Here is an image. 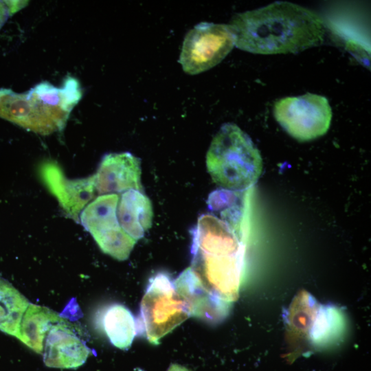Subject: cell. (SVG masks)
<instances>
[{
    "mask_svg": "<svg viewBox=\"0 0 371 371\" xmlns=\"http://www.w3.org/2000/svg\"><path fill=\"white\" fill-rule=\"evenodd\" d=\"M216 210L222 218L203 214L192 230L190 268L213 297L231 306L244 276L247 230L243 220Z\"/></svg>",
    "mask_w": 371,
    "mask_h": 371,
    "instance_id": "obj_1",
    "label": "cell"
},
{
    "mask_svg": "<svg viewBox=\"0 0 371 371\" xmlns=\"http://www.w3.org/2000/svg\"><path fill=\"white\" fill-rule=\"evenodd\" d=\"M229 26L237 48L259 54H297L322 45L326 33L317 13L287 1L236 14Z\"/></svg>",
    "mask_w": 371,
    "mask_h": 371,
    "instance_id": "obj_2",
    "label": "cell"
},
{
    "mask_svg": "<svg viewBox=\"0 0 371 371\" xmlns=\"http://www.w3.org/2000/svg\"><path fill=\"white\" fill-rule=\"evenodd\" d=\"M80 98L79 83L71 78L61 88L44 82L23 94L1 89L0 117L30 131L48 134L63 127Z\"/></svg>",
    "mask_w": 371,
    "mask_h": 371,
    "instance_id": "obj_3",
    "label": "cell"
},
{
    "mask_svg": "<svg viewBox=\"0 0 371 371\" xmlns=\"http://www.w3.org/2000/svg\"><path fill=\"white\" fill-rule=\"evenodd\" d=\"M207 169L217 185L226 190L252 187L262 170V159L249 136L236 124L226 123L214 137L206 156Z\"/></svg>",
    "mask_w": 371,
    "mask_h": 371,
    "instance_id": "obj_4",
    "label": "cell"
},
{
    "mask_svg": "<svg viewBox=\"0 0 371 371\" xmlns=\"http://www.w3.org/2000/svg\"><path fill=\"white\" fill-rule=\"evenodd\" d=\"M291 342L312 348H324L339 341L346 322L342 312L334 306L317 302L309 293L302 291L293 300L286 315Z\"/></svg>",
    "mask_w": 371,
    "mask_h": 371,
    "instance_id": "obj_5",
    "label": "cell"
},
{
    "mask_svg": "<svg viewBox=\"0 0 371 371\" xmlns=\"http://www.w3.org/2000/svg\"><path fill=\"white\" fill-rule=\"evenodd\" d=\"M189 317L188 306L177 292L174 281L169 274L159 272L149 280L142 300L137 334L157 345Z\"/></svg>",
    "mask_w": 371,
    "mask_h": 371,
    "instance_id": "obj_6",
    "label": "cell"
},
{
    "mask_svg": "<svg viewBox=\"0 0 371 371\" xmlns=\"http://www.w3.org/2000/svg\"><path fill=\"white\" fill-rule=\"evenodd\" d=\"M273 115L289 135L300 142L318 138L328 131L332 109L323 95L306 93L276 102Z\"/></svg>",
    "mask_w": 371,
    "mask_h": 371,
    "instance_id": "obj_7",
    "label": "cell"
},
{
    "mask_svg": "<svg viewBox=\"0 0 371 371\" xmlns=\"http://www.w3.org/2000/svg\"><path fill=\"white\" fill-rule=\"evenodd\" d=\"M234 45L229 25L201 22L186 34L179 62L186 74H199L220 63Z\"/></svg>",
    "mask_w": 371,
    "mask_h": 371,
    "instance_id": "obj_8",
    "label": "cell"
},
{
    "mask_svg": "<svg viewBox=\"0 0 371 371\" xmlns=\"http://www.w3.org/2000/svg\"><path fill=\"white\" fill-rule=\"evenodd\" d=\"M119 199L117 194L99 196L82 210L80 221L104 253L124 260L137 241L120 225L117 216Z\"/></svg>",
    "mask_w": 371,
    "mask_h": 371,
    "instance_id": "obj_9",
    "label": "cell"
},
{
    "mask_svg": "<svg viewBox=\"0 0 371 371\" xmlns=\"http://www.w3.org/2000/svg\"><path fill=\"white\" fill-rule=\"evenodd\" d=\"M93 177L100 195L142 190L140 161L128 152L105 155Z\"/></svg>",
    "mask_w": 371,
    "mask_h": 371,
    "instance_id": "obj_10",
    "label": "cell"
},
{
    "mask_svg": "<svg viewBox=\"0 0 371 371\" xmlns=\"http://www.w3.org/2000/svg\"><path fill=\"white\" fill-rule=\"evenodd\" d=\"M90 354L91 349L64 319L55 324L46 336L43 361L47 367L76 369L85 363Z\"/></svg>",
    "mask_w": 371,
    "mask_h": 371,
    "instance_id": "obj_11",
    "label": "cell"
},
{
    "mask_svg": "<svg viewBox=\"0 0 371 371\" xmlns=\"http://www.w3.org/2000/svg\"><path fill=\"white\" fill-rule=\"evenodd\" d=\"M174 285L186 303L190 316L214 324L228 315L231 306L213 297L190 267L179 274Z\"/></svg>",
    "mask_w": 371,
    "mask_h": 371,
    "instance_id": "obj_12",
    "label": "cell"
},
{
    "mask_svg": "<svg viewBox=\"0 0 371 371\" xmlns=\"http://www.w3.org/2000/svg\"><path fill=\"white\" fill-rule=\"evenodd\" d=\"M117 216L123 230L137 241L152 225L151 201L141 191L130 190L124 192L119 199Z\"/></svg>",
    "mask_w": 371,
    "mask_h": 371,
    "instance_id": "obj_13",
    "label": "cell"
},
{
    "mask_svg": "<svg viewBox=\"0 0 371 371\" xmlns=\"http://www.w3.org/2000/svg\"><path fill=\"white\" fill-rule=\"evenodd\" d=\"M96 323L115 347L126 350L137 335L136 320L131 312L120 304H111L101 308L95 317Z\"/></svg>",
    "mask_w": 371,
    "mask_h": 371,
    "instance_id": "obj_14",
    "label": "cell"
},
{
    "mask_svg": "<svg viewBox=\"0 0 371 371\" xmlns=\"http://www.w3.org/2000/svg\"><path fill=\"white\" fill-rule=\"evenodd\" d=\"M63 318L47 307L29 304L16 337L36 353L43 351V341L50 328Z\"/></svg>",
    "mask_w": 371,
    "mask_h": 371,
    "instance_id": "obj_15",
    "label": "cell"
},
{
    "mask_svg": "<svg viewBox=\"0 0 371 371\" xmlns=\"http://www.w3.org/2000/svg\"><path fill=\"white\" fill-rule=\"evenodd\" d=\"M29 304L27 299L8 282L0 298V330L16 337Z\"/></svg>",
    "mask_w": 371,
    "mask_h": 371,
    "instance_id": "obj_16",
    "label": "cell"
},
{
    "mask_svg": "<svg viewBox=\"0 0 371 371\" xmlns=\"http://www.w3.org/2000/svg\"><path fill=\"white\" fill-rule=\"evenodd\" d=\"M20 4L21 1H0V27L11 14L20 8Z\"/></svg>",
    "mask_w": 371,
    "mask_h": 371,
    "instance_id": "obj_17",
    "label": "cell"
},
{
    "mask_svg": "<svg viewBox=\"0 0 371 371\" xmlns=\"http://www.w3.org/2000/svg\"><path fill=\"white\" fill-rule=\"evenodd\" d=\"M167 371H192L191 370H189L188 368L177 364V363H172L170 365L169 368Z\"/></svg>",
    "mask_w": 371,
    "mask_h": 371,
    "instance_id": "obj_18",
    "label": "cell"
},
{
    "mask_svg": "<svg viewBox=\"0 0 371 371\" xmlns=\"http://www.w3.org/2000/svg\"><path fill=\"white\" fill-rule=\"evenodd\" d=\"M8 282L0 279V298L4 293Z\"/></svg>",
    "mask_w": 371,
    "mask_h": 371,
    "instance_id": "obj_19",
    "label": "cell"
}]
</instances>
